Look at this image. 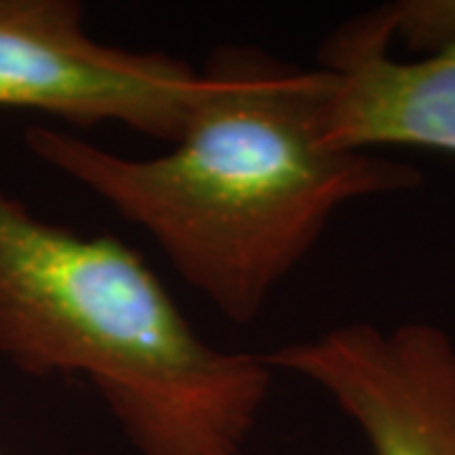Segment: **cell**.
<instances>
[{"instance_id": "obj_4", "label": "cell", "mask_w": 455, "mask_h": 455, "mask_svg": "<svg viewBox=\"0 0 455 455\" xmlns=\"http://www.w3.org/2000/svg\"><path fill=\"white\" fill-rule=\"evenodd\" d=\"M314 68L319 130L331 147L455 155V0L349 18L326 36Z\"/></svg>"}, {"instance_id": "obj_1", "label": "cell", "mask_w": 455, "mask_h": 455, "mask_svg": "<svg viewBox=\"0 0 455 455\" xmlns=\"http://www.w3.org/2000/svg\"><path fill=\"white\" fill-rule=\"evenodd\" d=\"M178 142L124 157L76 132L31 124L23 142L122 220L142 228L190 289L251 324L324 235L341 205L420 185L415 167L331 147L316 68L260 49H218Z\"/></svg>"}, {"instance_id": "obj_2", "label": "cell", "mask_w": 455, "mask_h": 455, "mask_svg": "<svg viewBox=\"0 0 455 455\" xmlns=\"http://www.w3.org/2000/svg\"><path fill=\"white\" fill-rule=\"evenodd\" d=\"M0 357L86 379L140 455H243L276 372L203 339L134 248L49 223L3 188Z\"/></svg>"}, {"instance_id": "obj_3", "label": "cell", "mask_w": 455, "mask_h": 455, "mask_svg": "<svg viewBox=\"0 0 455 455\" xmlns=\"http://www.w3.org/2000/svg\"><path fill=\"white\" fill-rule=\"evenodd\" d=\"M205 89V71L178 56L97 41L76 0H0V109L116 122L172 145Z\"/></svg>"}, {"instance_id": "obj_5", "label": "cell", "mask_w": 455, "mask_h": 455, "mask_svg": "<svg viewBox=\"0 0 455 455\" xmlns=\"http://www.w3.org/2000/svg\"><path fill=\"white\" fill-rule=\"evenodd\" d=\"M314 382L372 455H455V341L435 324H344L263 355Z\"/></svg>"}]
</instances>
